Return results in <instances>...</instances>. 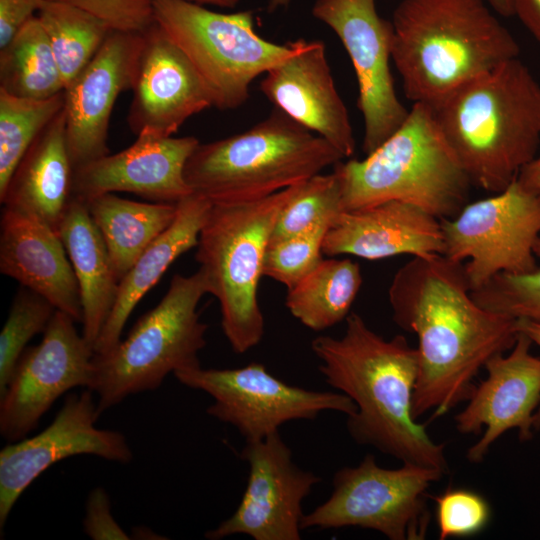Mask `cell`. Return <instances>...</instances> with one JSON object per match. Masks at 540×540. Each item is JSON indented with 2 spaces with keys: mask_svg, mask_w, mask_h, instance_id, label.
I'll return each instance as SVG.
<instances>
[{
  "mask_svg": "<svg viewBox=\"0 0 540 540\" xmlns=\"http://www.w3.org/2000/svg\"><path fill=\"white\" fill-rule=\"evenodd\" d=\"M393 321L418 338L416 419L439 418L474 388L481 368L508 352L519 334L517 319L480 306L471 295L464 264L443 254L413 257L388 289Z\"/></svg>",
  "mask_w": 540,
  "mask_h": 540,
  "instance_id": "1",
  "label": "cell"
},
{
  "mask_svg": "<svg viewBox=\"0 0 540 540\" xmlns=\"http://www.w3.org/2000/svg\"><path fill=\"white\" fill-rule=\"evenodd\" d=\"M345 320L341 338L318 336L311 349L325 381L356 406L347 416L349 435L402 463L449 473L445 445L435 442L413 414L417 349L402 335L383 338L357 313Z\"/></svg>",
  "mask_w": 540,
  "mask_h": 540,
  "instance_id": "2",
  "label": "cell"
},
{
  "mask_svg": "<svg viewBox=\"0 0 540 540\" xmlns=\"http://www.w3.org/2000/svg\"><path fill=\"white\" fill-rule=\"evenodd\" d=\"M429 107L472 185L487 192L503 191L538 156L540 84L518 57Z\"/></svg>",
  "mask_w": 540,
  "mask_h": 540,
  "instance_id": "3",
  "label": "cell"
},
{
  "mask_svg": "<svg viewBox=\"0 0 540 540\" xmlns=\"http://www.w3.org/2000/svg\"><path fill=\"white\" fill-rule=\"evenodd\" d=\"M488 5L487 0H401L391 20V58L409 100L433 106L519 56L517 41Z\"/></svg>",
  "mask_w": 540,
  "mask_h": 540,
  "instance_id": "4",
  "label": "cell"
},
{
  "mask_svg": "<svg viewBox=\"0 0 540 540\" xmlns=\"http://www.w3.org/2000/svg\"><path fill=\"white\" fill-rule=\"evenodd\" d=\"M342 159L328 141L275 108L244 132L199 143L184 177L192 193L211 204L244 203L300 184Z\"/></svg>",
  "mask_w": 540,
  "mask_h": 540,
  "instance_id": "5",
  "label": "cell"
},
{
  "mask_svg": "<svg viewBox=\"0 0 540 540\" xmlns=\"http://www.w3.org/2000/svg\"><path fill=\"white\" fill-rule=\"evenodd\" d=\"M334 171L343 211L401 200L450 219L467 204L472 186L423 103H413L403 124L365 159L340 161Z\"/></svg>",
  "mask_w": 540,
  "mask_h": 540,
  "instance_id": "6",
  "label": "cell"
},
{
  "mask_svg": "<svg viewBox=\"0 0 540 540\" xmlns=\"http://www.w3.org/2000/svg\"><path fill=\"white\" fill-rule=\"evenodd\" d=\"M295 186L256 201L212 204L201 228L195 259L208 294L218 300L221 327L235 353L247 352L263 338L257 294L264 256Z\"/></svg>",
  "mask_w": 540,
  "mask_h": 540,
  "instance_id": "7",
  "label": "cell"
},
{
  "mask_svg": "<svg viewBox=\"0 0 540 540\" xmlns=\"http://www.w3.org/2000/svg\"><path fill=\"white\" fill-rule=\"evenodd\" d=\"M208 294L200 269L175 274L161 301L141 316L124 340L92 359L88 388L98 396L99 415L130 395L157 389L170 373L201 367L208 325L197 311Z\"/></svg>",
  "mask_w": 540,
  "mask_h": 540,
  "instance_id": "8",
  "label": "cell"
},
{
  "mask_svg": "<svg viewBox=\"0 0 540 540\" xmlns=\"http://www.w3.org/2000/svg\"><path fill=\"white\" fill-rule=\"evenodd\" d=\"M153 11L220 110L243 105L251 82L291 53L289 42L276 44L256 32L251 10L220 13L184 0H153Z\"/></svg>",
  "mask_w": 540,
  "mask_h": 540,
  "instance_id": "9",
  "label": "cell"
},
{
  "mask_svg": "<svg viewBox=\"0 0 540 540\" xmlns=\"http://www.w3.org/2000/svg\"><path fill=\"white\" fill-rule=\"evenodd\" d=\"M443 475L437 469L407 463L386 469L367 454L357 466L335 472L331 495L304 514L301 529L359 527L390 540L425 539L431 520L427 490Z\"/></svg>",
  "mask_w": 540,
  "mask_h": 540,
  "instance_id": "10",
  "label": "cell"
},
{
  "mask_svg": "<svg viewBox=\"0 0 540 540\" xmlns=\"http://www.w3.org/2000/svg\"><path fill=\"white\" fill-rule=\"evenodd\" d=\"M441 227L443 255L464 264L471 291L499 273L529 272L538 266L540 192L517 178L494 196L467 203Z\"/></svg>",
  "mask_w": 540,
  "mask_h": 540,
  "instance_id": "11",
  "label": "cell"
},
{
  "mask_svg": "<svg viewBox=\"0 0 540 540\" xmlns=\"http://www.w3.org/2000/svg\"><path fill=\"white\" fill-rule=\"evenodd\" d=\"M174 376L183 385L209 394L214 403L206 412L234 426L246 442L264 439L288 421L314 419L323 411L346 416L356 411L345 394L290 385L261 363L235 369L198 367L177 371Z\"/></svg>",
  "mask_w": 540,
  "mask_h": 540,
  "instance_id": "12",
  "label": "cell"
},
{
  "mask_svg": "<svg viewBox=\"0 0 540 540\" xmlns=\"http://www.w3.org/2000/svg\"><path fill=\"white\" fill-rule=\"evenodd\" d=\"M312 15L334 31L351 59L364 121L362 149L368 155L409 113L396 94L390 70L392 22L378 14L376 0H316Z\"/></svg>",
  "mask_w": 540,
  "mask_h": 540,
  "instance_id": "13",
  "label": "cell"
},
{
  "mask_svg": "<svg viewBox=\"0 0 540 540\" xmlns=\"http://www.w3.org/2000/svg\"><path fill=\"white\" fill-rule=\"evenodd\" d=\"M75 323L56 310L40 343L26 348L19 358L0 395V434L7 441L26 438L65 392L90 387L94 351Z\"/></svg>",
  "mask_w": 540,
  "mask_h": 540,
  "instance_id": "14",
  "label": "cell"
},
{
  "mask_svg": "<svg viewBox=\"0 0 540 540\" xmlns=\"http://www.w3.org/2000/svg\"><path fill=\"white\" fill-rule=\"evenodd\" d=\"M240 457L249 465L247 485L235 512L205 538L244 534L254 540H299L303 500L321 478L298 467L279 431L246 442Z\"/></svg>",
  "mask_w": 540,
  "mask_h": 540,
  "instance_id": "15",
  "label": "cell"
},
{
  "mask_svg": "<svg viewBox=\"0 0 540 540\" xmlns=\"http://www.w3.org/2000/svg\"><path fill=\"white\" fill-rule=\"evenodd\" d=\"M92 391L66 397L54 420L39 434L3 447L0 451V527L22 493L51 465L76 455L129 463L133 454L125 436L97 428L100 416Z\"/></svg>",
  "mask_w": 540,
  "mask_h": 540,
  "instance_id": "16",
  "label": "cell"
},
{
  "mask_svg": "<svg viewBox=\"0 0 540 540\" xmlns=\"http://www.w3.org/2000/svg\"><path fill=\"white\" fill-rule=\"evenodd\" d=\"M532 341L519 332L507 353L492 357L484 366L487 377L476 385L465 408L455 417L461 434L482 435L466 457L480 463L490 447L508 430L516 429L521 441L534 432V415L540 406V357L531 352Z\"/></svg>",
  "mask_w": 540,
  "mask_h": 540,
  "instance_id": "17",
  "label": "cell"
},
{
  "mask_svg": "<svg viewBox=\"0 0 540 540\" xmlns=\"http://www.w3.org/2000/svg\"><path fill=\"white\" fill-rule=\"evenodd\" d=\"M143 32L112 30L96 55L65 88L66 141L76 169L109 153L111 113L132 88Z\"/></svg>",
  "mask_w": 540,
  "mask_h": 540,
  "instance_id": "18",
  "label": "cell"
},
{
  "mask_svg": "<svg viewBox=\"0 0 540 540\" xmlns=\"http://www.w3.org/2000/svg\"><path fill=\"white\" fill-rule=\"evenodd\" d=\"M127 122L143 131L172 136L191 116L213 106L211 96L182 50L154 22L143 32Z\"/></svg>",
  "mask_w": 540,
  "mask_h": 540,
  "instance_id": "19",
  "label": "cell"
},
{
  "mask_svg": "<svg viewBox=\"0 0 540 540\" xmlns=\"http://www.w3.org/2000/svg\"><path fill=\"white\" fill-rule=\"evenodd\" d=\"M199 143L193 136L159 137L143 131L128 148L74 169L73 197L86 202L128 192L152 202L178 203L192 194L184 169Z\"/></svg>",
  "mask_w": 540,
  "mask_h": 540,
  "instance_id": "20",
  "label": "cell"
},
{
  "mask_svg": "<svg viewBox=\"0 0 540 540\" xmlns=\"http://www.w3.org/2000/svg\"><path fill=\"white\" fill-rule=\"evenodd\" d=\"M290 55L265 73L261 92L276 108L334 146L344 158L355 152L347 108L340 97L321 40L289 42Z\"/></svg>",
  "mask_w": 540,
  "mask_h": 540,
  "instance_id": "21",
  "label": "cell"
},
{
  "mask_svg": "<svg viewBox=\"0 0 540 540\" xmlns=\"http://www.w3.org/2000/svg\"><path fill=\"white\" fill-rule=\"evenodd\" d=\"M322 252L327 256L350 254L369 260L443 254L441 220L401 200L343 211L328 229Z\"/></svg>",
  "mask_w": 540,
  "mask_h": 540,
  "instance_id": "22",
  "label": "cell"
},
{
  "mask_svg": "<svg viewBox=\"0 0 540 540\" xmlns=\"http://www.w3.org/2000/svg\"><path fill=\"white\" fill-rule=\"evenodd\" d=\"M0 272L82 322L79 285L60 236L37 217L3 206Z\"/></svg>",
  "mask_w": 540,
  "mask_h": 540,
  "instance_id": "23",
  "label": "cell"
},
{
  "mask_svg": "<svg viewBox=\"0 0 540 540\" xmlns=\"http://www.w3.org/2000/svg\"><path fill=\"white\" fill-rule=\"evenodd\" d=\"M73 174L63 109L26 151L0 202L37 217L58 234L73 198Z\"/></svg>",
  "mask_w": 540,
  "mask_h": 540,
  "instance_id": "24",
  "label": "cell"
},
{
  "mask_svg": "<svg viewBox=\"0 0 540 540\" xmlns=\"http://www.w3.org/2000/svg\"><path fill=\"white\" fill-rule=\"evenodd\" d=\"M177 205L173 223L147 247L120 280L114 306L95 343V354L106 353L120 342L123 328L138 302L179 256L197 246L212 204L192 193Z\"/></svg>",
  "mask_w": 540,
  "mask_h": 540,
  "instance_id": "25",
  "label": "cell"
},
{
  "mask_svg": "<svg viewBox=\"0 0 540 540\" xmlns=\"http://www.w3.org/2000/svg\"><path fill=\"white\" fill-rule=\"evenodd\" d=\"M58 235L79 285L82 335L94 351L114 306L120 281L103 237L84 201L72 198Z\"/></svg>",
  "mask_w": 540,
  "mask_h": 540,
  "instance_id": "26",
  "label": "cell"
},
{
  "mask_svg": "<svg viewBox=\"0 0 540 540\" xmlns=\"http://www.w3.org/2000/svg\"><path fill=\"white\" fill-rule=\"evenodd\" d=\"M106 244L119 281L177 215V203L139 202L114 193L85 202ZM120 283V282H119Z\"/></svg>",
  "mask_w": 540,
  "mask_h": 540,
  "instance_id": "27",
  "label": "cell"
},
{
  "mask_svg": "<svg viewBox=\"0 0 540 540\" xmlns=\"http://www.w3.org/2000/svg\"><path fill=\"white\" fill-rule=\"evenodd\" d=\"M361 285L358 263L348 258L323 259L288 289L285 305L305 327L323 331L347 318Z\"/></svg>",
  "mask_w": 540,
  "mask_h": 540,
  "instance_id": "28",
  "label": "cell"
},
{
  "mask_svg": "<svg viewBox=\"0 0 540 540\" xmlns=\"http://www.w3.org/2000/svg\"><path fill=\"white\" fill-rule=\"evenodd\" d=\"M0 89L31 99L51 98L65 90L50 41L37 15L0 48Z\"/></svg>",
  "mask_w": 540,
  "mask_h": 540,
  "instance_id": "29",
  "label": "cell"
},
{
  "mask_svg": "<svg viewBox=\"0 0 540 540\" xmlns=\"http://www.w3.org/2000/svg\"><path fill=\"white\" fill-rule=\"evenodd\" d=\"M37 13L66 88L96 55L112 29L100 18L64 2L42 0Z\"/></svg>",
  "mask_w": 540,
  "mask_h": 540,
  "instance_id": "30",
  "label": "cell"
},
{
  "mask_svg": "<svg viewBox=\"0 0 540 540\" xmlns=\"http://www.w3.org/2000/svg\"><path fill=\"white\" fill-rule=\"evenodd\" d=\"M64 106L65 90L51 98L31 99L0 89V194L31 144Z\"/></svg>",
  "mask_w": 540,
  "mask_h": 540,
  "instance_id": "31",
  "label": "cell"
},
{
  "mask_svg": "<svg viewBox=\"0 0 540 540\" xmlns=\"http://www.w3.org/2000/svg\"><path fill=\"white\" fill-rule=\"evenodd\" d=\"M343 212L339 177L333 170L297 184L276 219L270 239L303 232L312 226L334 222Z\"/></svg>",
  "mask_w": 540,
  "mask_h": 540,
  "instance_id": "32",
  "label": "cell"
},
{
  "mask_svg": "<svg viewBox=\"0 0 540 540\" xmlns=\"http://www.w3.org/2000/svg\"><path fill=\"white\" fill-rule=\"evenodd\" d=\"M56 308L43 296L20 285L0 333V395L28 342L44 333Z\"/></svg>",
  "mask_w": 540,
  "mask_h": 540,
  "instance_id": "33",
  "label": "cell"
},
{
  "mask_svg": "<svg viewBox=\"0 0 540 540\" xmlns=\"http://www.w3.org/2000/svg\"><path fill=\"white\" fill-rule=\"evenodd\" d=\"M331 225L332 222L325 221L297 234L270 239L264 256L263 276L287 289L295 286L323 260V241Z\"/></svg>",
  "mask_w": 540,
  "mask_h": 540,
  "instance_id": "34",
  "label": "cell"
},
{
  "mask_svg": "<svg viewBox=\"0 0 540 540\" xmlns=\"http://www.w3.org/2000/svg\"><path fill=\"white\" fill-rule=\"evenodd\" d=\"M483 308L540 323V267L525 273H499L471 291Z\"/></svg>",
  "mask_w": 540,
  "mask_h": 540,
  "instance_id": "35",
  "label": "cell"
},
{
  "mask_svg": "<svg viewBox=\"0 0 540 540\" xmlns=\"http://www.w3.org/2000/svg\"><path fill=\"white\" fill-rule=\"evenodd\" d=\"M439 539L467 537L488 525L491 509L480 494L464 488H449L433 496Z\"/></svg>",
  "mask_w": 540,
  "mask_h": 540,
  "instance_id": "36",
  "label": "cell"
},
{
  "mask_svg": "<svg viewBox=\"0 0 540 540\" xmlns=\"http://www.w3.org/2000/svg\"><path fill=\"white\" fill-rule=\"evenodd\" d=\"M71 4L103 20L112 30L144 32L154 22L153 0H52Z\"/></svg>",
  "mask_w": 540,
  "mask_h": 540,
  "instance_id": "37",
  "label": "cell"
},
{
  "mask_svg": "<svg viewBox=\"0 0 540 540\" xmlns=\"http://www.w3.org/2000/svg\"><path fill=\"white\" fill-rule=\"evenodd\" d=\"M86 514L83 521L85 533L93 540H128L111 513L110 498L102 487L94 488L86 501Z\"/></svg>",
  "mask_w": 540,
  "mask_h": 540,
  "instance_id": "38",
  "label": "cell"
},
{
  "mask_svg": "<svg viewBox=\"0 0 540 540\" xmlns=\"http://www.w3.org/2000/svg\"><path fill=\"white\" fill-rule=\"evenodd\" d=\"M42 0H0V48L38 12Z\"/></svg>",
  "mask_w": 540,
  "mask_h": 540,
  "instance_id": "39",
  "label": "cell"
},
{
  "mask_svg": "<svg viewBox=\"0 0 540 540\" xmlns=\"http://www.w3.org/2000/svg\"><path fill=\"white\" fill-rule=\"evenodd\" d=\"M514 15L540 43V0H512Z\"/></svg>",
  "mask_w": 540,
  "mask_h": 540,
  "instance_id": "40",
  "label": "cell"
},
{
  "mask_svg": "<svg viewBox=\"0 0 540 540\" xmlns=\"http://www.w3.org/2000/svg\"><path fill=\"white\" fill-rule=\"evenodd\" d=\"M517 325L519 332L524 333L533 344L540 348V323L526 319H517ZM538 430H540V406L534 415V431Z\"/></svg>",
  "mask_w": 540,
  "mask_h": 540,
  "instance_id": "41",
  "label": "cell"
},
{
  "mask_svg": "<svg viewBox=\"0 0 540 540\" xmlns=\"http://www.w3.org/2000/svg\"><path fill=\"white\" fill-rule=\"evenodd\" d=\"M518 178L528 187L540 192V154L522 169Z\"/></svg>",
  "mask_w": 540,
  "mask_h": 540,
  "instance_id": "42",
  "label": "cell"
},
{
  "mask_svg": "<svg viewBox=\"0 0 540 540\" xmlns=\"http://www.w3.org/2000/svg\"><path fill=\"white\" fill-rule=\"evenodd\" d=\"M489 5L500 15H514L512 0H487Z\"/></svg>",
  "mask_w": 540,
  "mask_h": 540,
  "instance_id": "43",
  "label": "cell"
},
{
  "mask_svg": "<svg viewBox=\"0 0 540 540\" xmlns=\"http://www.w3.org/2000/svg\"><path fill=\"white\" fill-rule=\"evenodd\" d=\"M184 1H189V2L200 4V5L210 4V5H215L222 8H234L239 3L240 0H184Z\"/></svg>",
  "mask_w": 540,
  "mask_h": 540,
  "instance_id": "44",
  "label": "cell"
},
{
  "mask_svg": "<svg viewBox=\"0 0 540 540\" xmlns=\"http://www.w3.org/2000/svg\"><path fill=\"white\" fill-rule=\"evenodd\" d=\"M292 0H269L267 10L268 12H274L281 8H286Z\"/></svg>",
  "mask_w": 540,
  "mask_h": 540,
  "instance_id": "45",
  "label": "cell"
},
{
  "mask_svg": "<svg viewBox=\"0 0 540 540\" xmlns=\"http://www.w3.org/2000/svg\"><path fill=\"white\" fill-rule=\"evenodd\" d=\"M534 252H535L536 257L540 259V239L536 243Z\"/></svg>",
  "mask_w": 540,
  "mask_h": 540,
  "instance_id": "46",
  "label": "cell"
}]
</instances>
